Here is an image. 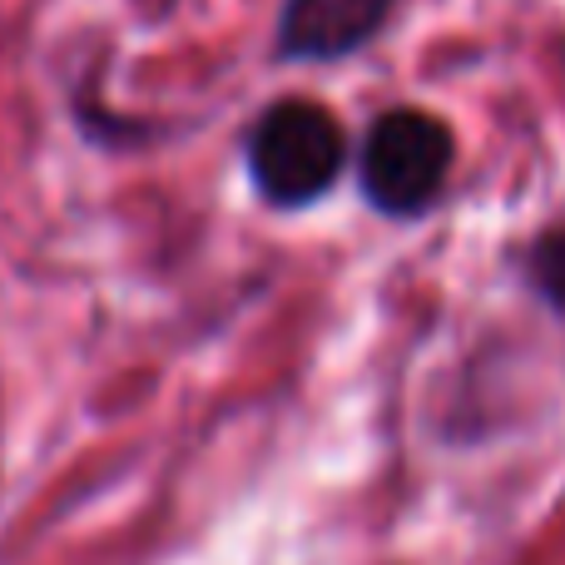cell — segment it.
<instances>
[{"label": "cell", "instance_id": "cell-4", "mask_svg": "<svg viewBox=\"0 0 565 565\" xmlns=\"http://www.w3.org/2000/svg\"><path fill=\"white\" fill-rule=\"evenodd\" d=\"M531 282L541 288V298L565 308V228H551L536 248H531Z\"/></svg>", "mask_w": 565, "mask_h": 565}, {"label": "cell", "instance_id": "cell-3", "mask_svg": "<svg viewBox=\"0 0 565 565\" xmlns=\"http://www.w3.org/2000/svg\"><path fill=\"white\" fill-rule=\"evenodd\" d=\"M397 0H288L278 20V50L292 60H338L367 45Z\"/></svg>", "mask_w": 565, "mask_h": 565}, {"label": "cell", "instance_id": "cell-2", "mask_svg": "<svg viewBox=\"0 0 565 565\" xmlns=\"http://www.w3.org/2000/svg\"><path fill=\"white\" fill-rule=\"evenodd\" d=\"M451 174V129L427 109H387L358 149V184L372 209L412 218Z\"/></svg>", "mask_w": 565, "mask_h": 565}, {"label": "cell", "instance_id": "cell-1", "mask_svg": "<svg viewBox=\"0 0 565 565\" xmlns=\"http://www.w3.org/2000/svg\"><path fill=\"white\" fill-rule=\"evenodd\" d=\"M348 139L338 119L312 99H278L248 135V179L278 209L312 204L342 174Z\"/></svg>", "mask_w": 565, "mask_h": 565}]
</instances>
